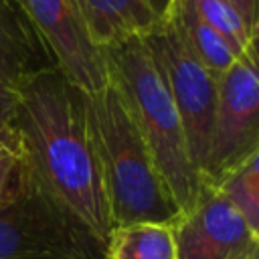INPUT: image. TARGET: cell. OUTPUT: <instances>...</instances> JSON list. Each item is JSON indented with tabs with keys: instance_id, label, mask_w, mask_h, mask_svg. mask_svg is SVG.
Listing matches in <instances>:
<instances>
[{
	"instance_id": "6da1fadb",
	"label": "cell",
	"mask_w": 259,
	"mask_h": 259,
	"mask_svg": "<svg viewBox=\"0 0 259 259\" xmlns=\"http://www.w3.org/2000/svg\"><path fill=\"white\" fill-rule=\"evenodd\" d=\"M10 117L45 188L107 243L113 221L89 130L85 95L59 69H47L22 87Z\"/></svg>"
},
{
	"instance_id": "7a4b0ae2",
	"label": "cell",
	"mask_w": 259,
	"mask_h": 259,
	"mask_svg": "<svg viewBox=\"0 0 259 259\" xmlns=\"http://www.w3.org/2000/svg\"><path fill=\"white\" fill-rule=\"evenodd\" d=\"M85 107L113 227L174 225L180 212L111 77L99 91L85 95Z\"/></svg>"
},
{
	"instance_id": "3957f363",
	"label": "cell",
	"mask_w": 259,
	"mask_h": 259,
	"mask_svg": "<svg viewBox=\"0 0 259 259\" xmlns=\"http://www.w3.org/2000/svg\"><path fill=\"white\" fill-rule=\"evenodd\" d=\"M103 55L109 77L117 85L162 182L166 184L180 217L186 214L194 206L202 182L190 160L176 105L144 36H130L111 45L103 49Z\"/></svg>"
},
{
	"instance_id": "277c9868",
	"label": "cell",
	"mask_w": 259,
	"mask_h": 259,
	"mask_svg": "<svg viewBox=\"0 0 259 259\" xmlns=\"http://www.w3.org/2000/svg\"><path fill=\"white\" fill-rule=\"evenodd\" d=\"M0 259H107L105 243L45 188L26 152L0 190Z\"/></svg>"
},
{
	"instance_id": "5b68a950",
	"label": "cell",
	"mask_w": 259,
	"mask_h": 259,
	"mask_svg": "<svg viewBox=\"0 0 259 259\" xmlns=\"http://www.w3.org/2000/svg\"><path fill=\"white\" fill-rule=\"evenodd\" d=\"M144 42L176 105L184 127L188 154L200 178L217 103V79L188 49L168 12L162 10L158 24L144 34Z\"/></svg>"
},
{
	"instance_id": "8992f818",
	"label": "cell",
	"mask_w": 259,
	"mask_h": 259,
	"mask_svg": "<svg viewBox=\"0 0 259 259\" xmlns=\"http://www.w3.org/2000/svg\"><path fill=\"white\" fill-rule=\"evenodd\" d=\"M255 152H259L257 45L237 57L217 81V103L200 182L217 186Z\"/></svg>"
},
{
	"instance_id": "52a82bcc",
	"label": "cell",
	"mask_w": 259,
	"mask_h": 259,
	"mask_svg": "<svg viewBox=\"0 0 259 259\" xmlns=\"http://www.w3.org/2000/svg\"><path fill=\"white\" fill-rule=\"evenodd\" d=\"M49 49L59 73L83 95L109 81L107 61L97 49L71 0H18Z\"/></svg>"
},
{
	"instance_id": "ba28073f",
	"label": "cell",
	"mask_w": 259,
	"mask_h": 259,
	"mask_svg": "<svg viewBox=\"0 0 259 259\" xmlns=\"http://www.w3.org/2000/svg\"><path fill=\"white\" fill-rule=\"evenodd\" d=\"M174 239L176 259H259V233L206 184L194 206L174 223Z\"/></svg>"
},
{
	"instance_id": "9c48e42d",
	"label": "cell",
	"mask_w": 259,
	"mask_h": 259,
	"mask_svg": "<svg viewBox=\"0 0 259 259\" xmlns=\"http://www.w3.org/2000/svg\"><path fill=\"white\" fill-rule=\"evenodd\" d=\"M57 69L38 30L18 0H0V117L10 115L22 87Z\"/></svg>"
},
{
	"instance_id": "30bf717a",
	"label": "cell",
	"mask_w": 259,
	"mask_h": 259,
	"mask_svg": "<svg viewBox=\"0 0 259 259\" xmlns=\"http://www.w3.org/2000/svg\"><path fill=\"white\" fill-rule=\"evenodd\" d=\"M91 42L97 49H107L130 36L150 32L162 8L156 0H71Z\"/></svg>"
},
{
	"instance_id": "8fae6325",
	"label": "cell",
	"mask_w": 259,
	"mask_h": 259,
	"mask_svg": "<svg viewBox=\"0 0 259 259\" xmlns=\"http://www.w3.org/2000/svg\"><path fill=\"white\" fill-rule=\"evenodd\" d=\"M162 10L174 18L188 49L219 81L237 59L225 38L198 14L192 0H164Z\"/></svg>"
},
{
	"instance_id": "7c38bea8",
	"label": "cell",
	"mask_w": 259,
	"mask_h": 259,
	"mask_svg": "<svg viewBox=\"0 0 259 259\" xmlns=\"http://www.w3.org/2000/svg\"><path fill=\"white\" fill-rule=\"evenodd\" d=\"M107 259H176L174 225L130 223L113 227L105 243Z\"/></svg>"
},
{
	"instance_id": "4fadbf2b",
	"label": "cell",
	"mask_w": 259,
	"mask_h": 259,
	"mask_svg": "<svg viewBox=\"0 0 259 259\" xmlns=\"http://www.w3.org/2000/svg\"><path fill=\"white\" fill-rule=\"evenodd\" d=\"M212 188L225 196L251 231L259 233V152L251 154Z\"/></svg>"
},
{
	"instance_id": "5bb4252c",
	"label": "cell",
	"mask_w": 259,
	"mask_h": 259,
	"mask_svg": "<svg viewBox=\"0 0 259 259\" xmlns=\"http://www.w3.org/2000/svg\"><path fill=\"white\" fill-rule=\"evenodd\" d=\"M198 14L225 38L235 57H241L249 47L257 45V32L249 28L243 16L223 0H192Z\"/></svg>"
},
{
	"instance_id": "9a60e30c",
	"label": "cell",
	"mask_w": 259,
	"mask_h": 259,
	"mask_svg": "<svg viewBox=\"0 0 259 259\" xmlns=\"http://www.w3.org/2000/svg\"><path fill=\"white\" fill-rule=\"evenodd\" d=\"M24 156L22 138L10 115L0 117V190L4 188L12 168Z\"/></svg>"
},
{
	"instance_id": "2e32d148",
	"label": "cell",
	"mask_w": 259,
	"mask_h": 259,
	"mask_svg": "<svg viewBox=\"0 0 259 259\" xmlns=\"http://www.w3.org/2000/svg\"><path fill=\"white\" fill-rule=\"evenodd\" d=\"M223 2L231 4L249 24V28L257 32V0H223Z\"/></svg>"
}]
</instances>
